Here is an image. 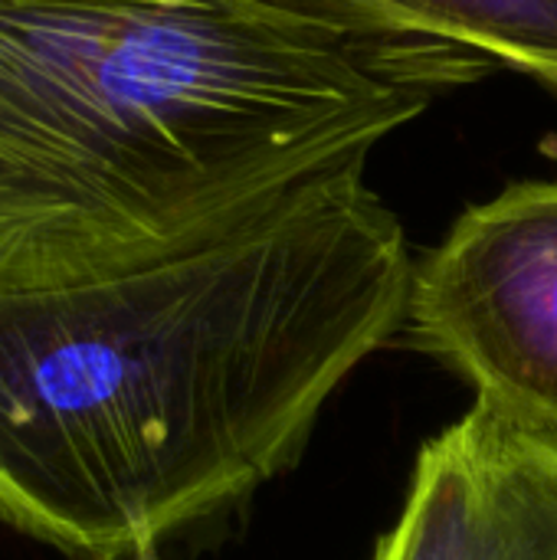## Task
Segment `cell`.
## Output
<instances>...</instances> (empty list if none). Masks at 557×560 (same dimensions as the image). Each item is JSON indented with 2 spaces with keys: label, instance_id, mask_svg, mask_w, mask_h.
Segmentation results:
<instances>
[{
  "label": "cell",
  "instance_id": "cell-1",
  "mask_svg": "<svg viewBox=\"0 0 557 560\" xmlns=\"http://www.w3.org/2000/svg\"><path fill=\"white\" fill-rule=\"evenodd\" d=\"M414 256L364 164L108 279L0 292V522L141 560L243 505L404 328Z\"/></svg>",
  "mask_w": 557,
  "mask_h": 560
},
{
  "label": "cell",
  "instance_id": "cell-2",
  "mask_svg": "<svg viewBox=\"0 0 557 560\" xmlns=\"http://www.w3.org/2000/svg\"><path fill=\"white\" fill-rule=\"evenodd\" d=\"M489 69L299 0H0V292L164 259Z\"/></svg>",
  "mask_w": 557,
  "mask_h": 560
},
{
  "label": "cell",
  "instance_id": "cell-3",
  "mask_svg": "<svg viewBox=\"0 0 557 560\" xmlns=\"http://www.w3.org/2000/svg\"><path fill=\"white\" fill-rule=\"evenodd\" d=\"M404 331L476 400L557 443V180L469 207L414 259Z\"/></svg>",
  "mask_w": 557,
  "mask_h": 560
},
{
  "label": "cell",
  "instance_id": "cell-4",
  "mask_svg": "<svg viewBox=\"0 0 557 560\" xmlns=\"http://www.w3.org/2000/svg\"><path fill=\"white\" fill-rule=\"evenodd\" d=\"M371 560H557V443L476 400L420 450Z\"/></svg>",
  "mask_w": 557,
  "mask_h": 560
},
{
  "label": "cell",
  "instance_id": "cell-5",
  "mask_svg": "<svg viewBox=\"0 0 557 560\" xmlns=\"http://www.w3.org/2000/svg\"><path fill=\"white\" fill-rule=\"evenodd\" d=\"M305 7L437 36L509 66L557 95V0H299Z\"/></svg>",
  "mask_w": 557,
  "mask_h": 560
},
{
  "label": "cell",
  "instance_id": "cell-6",
  "mask_svg": "<svg viewBox=\"0 0 557 560\" xmlns=\"http://www.w3.org/2000/svg\"><path fill=\"white\" fill-rule=\"evenodd\" d=\"M141 560H154V555H151V558H141Z\"/></svg>",
  "mask_w": 557,
  "mask_h": 560
}]
</instances>
